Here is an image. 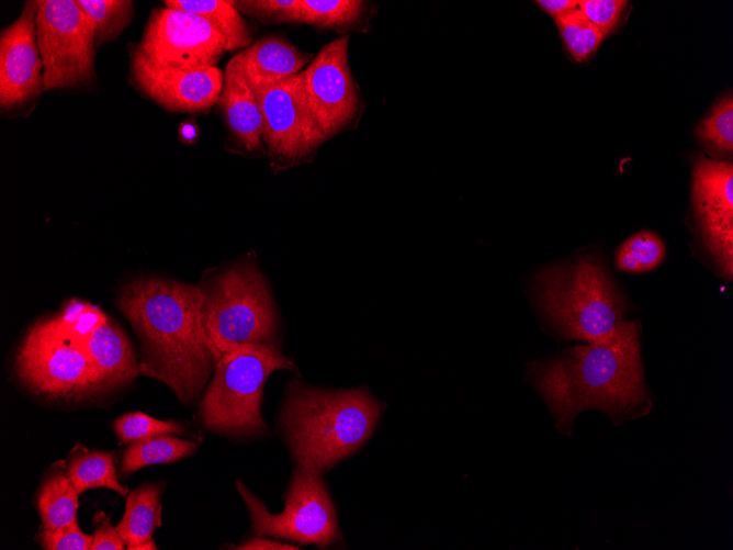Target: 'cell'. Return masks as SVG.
I'll use <instances>...</instances> for the list:
<instances>
[{"instance_id": "obj_10", "label": "cell", "mask_w": 733, "mask_h": 550, "mask_svg": "<svg viewBox=\"0 0 733 550\" xmlns=\"http://www.w3.org/2000/svg\"><path fill=\"white\" fill-rule=\"evenodd\" d=\"M250 89L260 104L262 142L274 172L311 161L326 139L307 105L301 72Z\"/></svg>"}, {"instance_id": "obj_31", "label": "cell", "mask_w": 733, "mask_h": 550, "mask_svg": "<svg viewBox=\"0 0 733 550\" xmlns=\"http://www.w3.org/2000/svg\"><path fill=\"white\" fill-rule=\"evenodd\" d=\"M93 535L83 534L76 521L58 528H41L35 540L45 550H90Z\"/></svg>"}, {"instance_id": "obj_38", "label": "cell", "mask_w": 733, "mask_h": 550, "mask_svg": "<svg viewBox=\"0 0 733 550\" xmlns=\"http://www.w3.org/2000/svg\"><path fill=\"white\" fill-rule=\"evenodd\" d=\"M155 549H157V546L154 539H150L142 545L133 547L131 550H155Z\"/></svg>"}, {"instance_id": "obj_9", "label": "cell", "mask_w": 733, "mask_h": 550, "mask_svg": "<svg viewBox=\"0 0 733 550\" xmlns=\"http://www.w3.org/2000/svg\"><path fill=\"white\" fill-rule=\"evenodd\" d=\"M36 33L44 91L75 88L94 80L93 29L76 0H40Z\"/></svg>"}, {"instance_id": "obj_36", "label": "cell", "mask_w": 733, "mask_h": 550, "mask_svg": "<svg viewBox=\"0 0 733 550\" xmlns=\"http://www.w3.org/2000/svg\"><path fill=\"white\" fill-rule=\"evenodd\" d=\"M535 3L553 19L576 9L578 0H538Z\"/></svg>"}, {"instance_id": "obj_29", "label": "cell", "mask_w": 733, "mask_h": 550, "mask_svg": "<svg viewBox=\"0 0 733 550\" xmlns=\"http://www.w3.org/2000/svg\"><path fill=\"white\" fill-rule=\"evenodd\" d=\"M113 429L122 445L151 436L190 435L188 428L176 420H160L140 412L122 415L113 423Z\"/></svg>"}, {"instance_id": "obj_7", "label": "cell", "mask_w": 733, "mask_h": 550, "mask_svg": "<svg viewBox=\"0 0 733 550\" xmlns=\"http://www.w3.org/2000/svg\"><path fill=\"white\" fill-rule=\"evenodd\" d=\"M13 367L18 380L45 400L68 404L100 396L88 351L59 315L33 324Z\"/></svg>"}, {"instance_id": "obj_11", "label": "cell", "mask_w": 733, "mask_h": 550, "mask_svg": "<svg viewBox=\"0 0 733 550\" xmlns=\"http://www.w3.org/2000/svg\"><path fill=\"white\" fill-rule=\"evenodd\" d=\"M134 48L149 61L177 70L217 67L227 52L224 37L206 20L167 7L150 12Z\"/></svg>"}, {"instance_id": "obj_18", "label": "cell", "mask_w": 733, "mask_h": 550, "mask_svg": "<svg viewBox=\"0 0 733 550\" xmlns=\"http://www.w3.org/2000/svg\"><path fill=\"white\" fill-rule=\"evenodd\" d=\"M250 87L272 85L289 79L311 63L313 55L304 53L286 38L268 35L230 58Z\"/></svg>"}, {"instance_id": "obj_27", "label": "cell", "mask_w": 733, "mask_h": 550, "mask_svg": "<svg viewBox=\"0 0 733 550\" xmlns=\"http://www.w3.org/2000/svg\"><path fill=\"white\" fill-rule=\"evenodd\" d=\"M554 21L568 53L576 61L586 60L606 37L578 8L563 13Z\"/></svg>"}, {"instance_id": "obj_23", "label": "cell", "mask_w": 733, "mask_h": 550, "mask_svg": "<svg viewBox=\"0 0 733 550\" xmlns=\"http://www.w3.org/2000/svg\"><path fill=\"white\" fill-rule=\"evenodd\" d=\"M198 441L171 435L146 437L128 444L121 461V473L126 476L151 464H167L193 454Z\"/></svg>"}, {"instance_id": "obj_20", "label": "cell", "mask_w": 733, "mask_h": 550, "mask_svg": "<svg viewBox=\"0 0 733 550\" xmlns=\"http://www.w3.org/2000/svg\"><path fill=\"white\" fill-rule=\"evenodd\" d=\"M78 496L65 461L54 462L45 472L35 498L42 528H58L76 521Z\"/></svg>"}, {"instance_id": "obj_22", "label": "cell", "mask_w": 733, "mask_h": 550, "mask_svg": "<svg viewBox=\"0 0 733 550\" xmlns=\"http://www.w3.org/2000/svg\"><path fill=\"white\" fill-rule=\"evenodd\" d=\"M66 471L78 494L106 487L126 498L131 492L119 481L114 456L110 451L90 450L78 444L68 454Z\"/></svg>"}, {"instance_id": "obj_14", "label": "cell", "mask_w": 733, "mask_h": 550, "mask_svg": "<svg viewBox=\"0 0 733 550\" xmlns=\"http://www.w3.org/2000/svg\"><path fill=\"white\" fill-rule=\"evenodd\" d=\"M129 83L142 96L167 111L201 113L217 104L224 72L218 67L196 70L161 67L133 47L129 55Z\"/></svg>"}, {"instance_id": "obj_30", "label": "cell", "mask_w": 733, "mask_h": 550, "mask_svg": "<svg viewBox=\"0 0 733 550\" xmlns=\"http://www.w3.org/2000/svg\"><path fill=\"white\" fill-rule=\"evenodd\" d=\"M241 13L264 24L300 23L301 0H234Z\"/></svg>"}, {"instance_id": "obj_28", "label": "cell", "mask_w": 733, "mask_h": 550, "mask_svg": "<svg viewBox=\"0 0 733 550\" xmlns=\"http://www.w3.org/2000/svg\"><path fill=\"white\" fill-rule=\"evenodd\" d=\"M698 137L721 155L733 150V99L723 97L697 126Z\"/></svg>"}, {"instance_id": "obj_6", "label": "cell", "mask_w": 733, "mask_h": 550, "mask_svg": "<svg viewBox=\"0 0 733 550\" xmlns=\"http://www.w3.org/2000/svg\"><path fill=\"white\" fill-rule=\"evenodd\" d=\"M277 370H297L277 346L247 345L223 355L199 404L202 425L234 438L268 434L261 415L263 388Z\"/></svg>"}, {"instance_id": "obj_3", "label": "cell", "mask_w": 733, "mask_h": 550, "mask_svg": "<svg viewBox=\"0 0 733 550\" xmlns=\"http://www.w3.org/2000/svg\"><path fill=\"white\" fill-rule=\"evenodd\" d=\"M382 405L364 388L328 390L290 381L280 425L296 465L323 474L373 434Z\"/></svg>"}, {"instance_id": "obj_32", "label": "cell", "mask_w": 733, "mask_h": 550, "mask_svg": "<svg viewBox=\"0 0 733 550\" xmlns=\"http://www.w3.org/2000/svg\"><path fill=\"white\" fill-rule=\"evenodd\" d=\"M628 1L624 0H578L577 8L586 19L607 35L619 23Z\"/></svg>"}, {"instance_id": "obj_17", "label": "cell", "mask_w": 733, "mask_h": 550, "mask_svg": "<svg viewBox=\"0 0 733 550\" xmlns=\"http://www.w3.org/2000/svg\"><path fill=\"white\" fill-rule=\"evenodd\" d=\"M95 372L99 394L117 390L139 375L126 334L106 317L82 340Z\"/></svg>"}, {"instance_id": "obj_34", "label": "cell", "mask_w": 733, "mask_h": 550, "mask_svg": "<svg viewBox=\"0 0 733 550\" xmlns=\"http://www.w3.org/2000/svg\"><path fill=\"white\" fill-rule=\"evenodd\" d=\"M94 534L90 550H124L126 545L115 527L111 525L110 516L100 510L93 515Z\"/></svg>"}, {"instance_id": "obj_21", "label": "cell", "mask_w": 733, "mask_h": 550, "mask_svg": "<svg viewBox=\"0 0 733 550\" xmlns=\"http://www.w3.org/2000/svg\"><path fill=\"white\" fill-rule=\"evenodd\" d=\"M165 7L196 14L206 20L225 40L226 50H243L252 43V34L235 8L226 0H166Z\"/></svg>"}, {"instance_id": "obj_1", "label": "cell", "mask_w": 733, "mask_h": 550, "mask_svg": "<svg viewBox=\"0 0 733 550\" xmlns=\"http://www.w3.org/2000/svg\"><path fill=\"white\" fill-rule=\"evenodd\" d=\"M527 377L565 435H571L576 416L585 409H598L619 425L646 415L652 407L636 322L623 321L586 345L529 362Z\"/></svg>"}, {"instance_id": "obj_35", "label": "cell", "mask_w": 733, "mask_h": 550, "mask_svg": "<svg viewBox=\"0 0 733 550\" xmlns=\"http://www.w3.org/2000/svg\"><path fill=\"white\" fill-rule=\"evenodd\" d=\"M233 549L236 550H297L300 549L295 545L281 542L275 538L269 539L264 536H255L248 538L246 541L238 546H234Z\"/></svg>"}, {"instance_id": "obj_33", "label": "cell", "mask_w": 733, "mask_h": 550, "mask_svg": "<svg viewBox=\"0 0 733 550\" xmlns=\"http://www.w3.org/2000/svg\"><path fill=\"white\" fill-rule=\"evenodd\" d=\"M59 316L81 340L106 318L99 310L79 302L67 305L65 312Z\"/></svg>"}, {"instance_id": "obj_19", "label": "cell", "mask_w": 733, "mask_h": 550, "mask_svg": "<svg viewBox=\"0 0 733 550\" xmlns=\"http://www.w3.org/2000/svg\"><path fill=\"white\" fill-rule=\"evenodd\" d=\"M163 489V483H145L128 493L125 513L115 526L128 550L153 539L161 526Z\"/></svg>"}, {"instance_id": "obj_24", "label": "cell", "mask_w": 733, "mask_h": 550, "mask_svg": "<svg viewBox=\"0 0 733 550\" xmlns=\"http://www.w3.org/2000/svg\"><path fill=\"white\" fill-rule=\"evenodd\" d=\"M369 2L361 0H301L300 23L316 29L345 32L368 18Z\"/></svg>"}, {"instance_id": "obj_26", "label": "cell", "mask_w": 733, "mask_h": 550, "mask_svg": "<svg viewBox=\"0 0 733 550\" xmlns=\"http://www.w3.org/2000/svg\"><path fill=\"white\" fill-rule=\"evenodd\" d=\"M664 257L665 246L661 238L654 233L642 231L618 248L616 266L623 272L639 273L656 268Z\"/></svg>"}, {"instance_id": "obj_16", "label": "cell", "mask_w": 733, "mask_h": 550, "mask_svg": "<svg viewBox=\"0 0 733 550\" xmlns=\"http://www.w3.org/2000/svg\"><path fill=\"white\" fill-rule=\"evenodd\" d=\"M217 108L233 143L241 151L267 155L262 142L260 104L243 72L232 59L224 71V85Z\"/></svg>"}, {"instance_id": "obj_25", "label": "cell", "mask_w": 733, "mask_h": 550, "mask_svg": "<svg viewBox=\"0 0 733 550\" xmlns=\"http://www.w3.org/2000/svg\"><path fill=\"white\" fill-rule=\"evenodd\" d=\"M89 18L95 48L115 41L131 24L135 8L129 0H76Z\"/></svg>"}, {"instance_id": "obj_8", "label": "cell", "mask_w": 733, "mask_h": 550, "mask_svg": "<svg viewBox=\"0 0 733 550\" xmlns=\"http://www.w3.org/2000/svg\"><path fill=\"white\" fill-rule=\"evenodd\" d=\"M257 536L327 548L341 540L336 510L322 474L296 465L285 494L284 509L270 513L263 502L236 481Z\"/></svg>"}, {"instance_id": "obj_37", "label": "cell", "mask_w": 733, "mask_h": 550, "mask_svg": "<svg viewBox=\"0 0 733 550\" xmlns=\"http://www.w3.org/2000/svg\"><path fill=\"white\" fill-rule=\"evenodd\" d=\"M198 125L191 122H184L180 125L179 136L184 143H192L198 137Z\"/></svg>"}, {"instance_id": "obj_5", "label": "cell", "mask_w": 733, "mask_h": 550, "mask_svg": "<svg viewBox=\"0 0 733 550\" xmlns=\"http://www.w3.org/2000/svg\"><path fill=\"white\" fill-rule=\"evenodd\" d=\"M532 284L538 310L561 337L589 343L624 321L627 302L595 258L543 268Z\"/></svg>"}, {"instance_id": "obj_13", "label": "cell", "mask_w": 733, "mask_h": 550, "mask_svg": "<svg viewBox=\"0 0 733 550\" xmlns=\"http://www.w3.org/2000/svg\"><path fill=\"white\" fill-rule=\"evenodd\" d=\"M692 207L704 245L721 272L733 274V166L698 156L692 168Z\"/></svg>"}, {"instance_id": "obj_2", "label": "cell", "mask_w": 733, "mask_h": 550, "mask_svg": "<svg viewBox=\"0 0 733 550\" xmlns=\"http://www.w3.org/2000/svg\"><path fill=\"white\" fill-rule=\"evenodd\" d=\"M116 305L138 336L139 374L165 383L181 403H194L217 362L202 321L199 284L137 277L121 288Z\"/></svg>"}, {"instance_id": "obj_15", "label": "cell", "mask_w": 733, "mask_h": 550, "mask_svg": "<svg viewBox=\"0 0 733 550\" xmlns=\"http://www.w3.org/2000/svg\"><path fill=\"white\" fill-rule=\"evenodd\" d=\"M40 0L25 1L18 19L0 34V106L15 111L44 92L36 18Z\"/></svg>"}, {"instance_id": "obj_12", "label": "cell", "mask_w": 733, "mask_h": 550, "mask_svg": "<svg viewBox=\"0 0 733 550\" xmlns=\"http://www.w3.org/2000/svg\"><path fill=\"white\" fill-rule=\"evenodd\" d=\"M348 46V35L327 43L301 71L307 105L326 141L348 130L362 109Z\"/></svg>"}, {"instance_id": "obj_4", "label": "cell", "mask_w": 733, "mask_h": 550, "mask_svg": "<svg viewBox=\"0 0 733 550\" xmlns=\"http://www.w3.org/2000/svg\"><path fill=\"white\" fill-rule=\"evenodd\" d=\"M198 284L202 321L216 360L241 346L279 347L278 307L252 252L210 271Z\"/></svg>"}]
</instances>
